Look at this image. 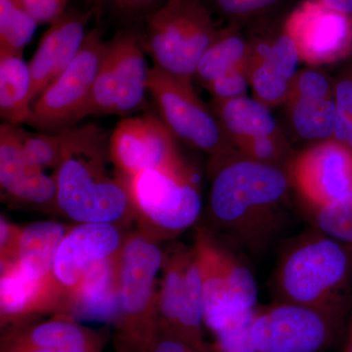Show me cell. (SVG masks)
Masks as SVG:
<instances>
[{
    "mask_svg": "<svg viewBox=\"0 0 352 352\" xmlns=\"http://www.w3.org/2000/svg\"><path fill=\"white\" fill-rule=\"evenodd\" d=\"M234 152L212 157L208 214L217 232L252 256L263 254L285 221L289 178L278 166Z\"/></svg>",
    "mask_w": 352,
    "mask_h": 352,
    "instance_id": "cell-1",
    "label": "cell"
},
{
    "mask_svg": "<svg viewBox=\"0 0 352 352\" xmlns=\"http://www.w3.org/2000/svg\"><path fill=\"white\" fill-rule=\"evenodd\" d=\"M61 162L53 175L57 212L78 223L105 222L120 228L134 219L129 179L116 168L110 136L94 124L62 132Z\"/></svg>",
    "mask_w": 352,
    "mask_h": 352,
    "instance_id": "cell-2",
    "label": "cell"
},
{
    "mask_svg": "<svg viewBox=\"0 0 352 352\" xmlns=\"http://www.w3.org/2000/svg\"><path fill=\"white\" fill-rule=\"evenodd\" d=\"M352 270V252L315 230L293 243L273 277L275 300L309 307L342 305L339 291Z\"/></svg>",
    "mask_w": 352,
    "mask_h": 352,
    "instance_id": "cell-3",
    "label": "cell"
},
{
    "mask_svg": "<svg viewBox=\"0 0 352 352\" xmlns=\"http://www.w3.org/2000/svg\"><path fill=\"white\" fill-rule=\"evenodd\" d=\"M164 252L140 231L127 234L119 252L120 315L116 342L151 352L157 332V276Z\"/></svg>",
    "mask_w": 352,
    "mask_h": 352,
    "instance_id": "cell-4",
    "label": "cell"
},
{
    "mask_svg": "<svg viewBox=\"0 0 352 352\" xmlns=\"http://www.w3.org/2000/svg\"><path fill=\"white\" fill-rule=\"evenodd\" d=\"M141 30L154 67L187 82L220 32L201 0H166Z\"/></svg>",
    "mask_w": 352,
    "mask_h": 352,
    "instance_id": "cell-5",
    "label": "cell"
},
{
    "mask_svg": "<svg viewBox=\"0 0 352 352\" xmlns=\"http://www.w3.org/2000/svg\"><path fill=\"white\" fill-rule=\"evenodd\" d=\"M129 186L138 230L156 242L175 239L200 217V190L185 163L144 171L131 178Z\"/></svg>",
    "mask_w": 352,
    "mask_h": 352,
    "instance_id": "cell-6",
    "label": "cell"
},
{
    "mask_svg": "<svg viewBox=\"0 0 352 352\" xmlns=\"http://www.w3.org/2000/svg\"><path fill=\"white\" fill-rule=\"evenodd\" d=\"M195 247L203 284L204 324L212 333L256 309L258 286L252 271L208 227L197 226Z\"/></svg>",
    "mask_w": 352,
    "mask_h": 352,
    "instance_id": "cell-7",
    "label": "cell"
},
{
    "mask_svg": "<svg viewBox=\"0 0 352 352\" xmlns=\"http://www.w3.org/2000/svg\"><path fill=\"white\" fill-rule=\"evenodd\" d=\"M142 27L122 28L105 41L88 116L131 115L144 106L150 68L145 59Z\"/></svg>",
    "mask_w": 352,
    "mask_h": 352,
    "instance_id": "cell-8",
    "label": "cell"
},
{
    "mask_svg": "<svg viewBox=\"0 0 352 352\" xmlns=\"http://www.w3.org/2000/svg\"><path fill=\"white\" fill-rule=\"evenodd\" d=\"M104 46L102 28L88 32L75 59L32 103L25 124L45 133H62L85 119Z\"/></svg>",
    "mask_w": 352,
    "mask_h": 352,
    "instance_id": "cell-9",
    "label": "cell"
},
{
    "mask_svg": "<svg viewBox=\"0 0 352 352\" xmlns=\"http://www.w3.org/2000/svg\"><path fill=\"white\" fill-rule=\"evenodd\" d=\"M157 296V328L197 349L212 351L204 338L203 284L195 247L173 245L164 252Z\"/></svg>",
    "mask_w": 352,
    "mask_h": 352,
    "instance_id": "cell-10",
    "label": "cell"
},
{
    "mask_svg": "<svg viewBox=\"0 0 352 352\" xmlns=\"http://www.w3.org/2000/svg\"><path fill=\"white\" fill-rule=\"evenodd\" d=\"M342 305L309 307L275 302L256 308L252 336L259 352H324L332 346Z\"/></svg>",
    "mask_w": 352,
    "mask_h": 352,
    "instance_id": "cell-11",
    "label": "cell"
},
{
    "mask_svg": "<svg viewBox=\"0 0 352 352\" xmlns=\"http://www.w3.org/2000/svg\"><path fill=\"white\" fill-rule=\"evenodd\" d=\"M147 88L156 104L159 117L175 138L212 157L234 152L219 120L197 96L192 82L153 67Z\"/></svg>",
    "mask_w": 352,
    "mask_h": 352,
    "instance_id": "cell-12",
    "label": "cell"
},
{
    "mask_svg": "<svg viewBox=\"0 0 352 352\" xmlns=\"http://www.w3.org/2000/svg\"><path fill=\"white\" fill-rule=\"evenodd\" d=\"M175 138L154 113L126 118L110 136L111 159L129 180L144 171L175 168L184 163Z\"/></svg>",
    "mask_w": 352,
    "mask_h": 352,
    "instance_id": "cell-13",
    "label": "cell"
},
{
    "mask_svg": "<svg viewBox=\"0 0 352 352\" xmlns=\"http://www.w3.org/2000/svg\"><path fill=\"white\" fill-rule=\"evenodd\" d=\"M285 31L295 41L300 61L311 66L332 63L352 47V16L321 0H303L287 15Z\"/></svg>",
    "mask_w": 352,
    "mask_h": 352,
    "instance_id": "cell-14",
    "label": "cell"
},
{
    "mask_svg": "<svg viewBox=\"0 0 352 352\" xmlns=\"http://www.w3.org/2000/svg\"><path fill=\"white\" fill-rule=\"evenodd\" d=\"M291 179L314 210L352 190V150L331 139L302 153L292 164Z\"/></svg>",
    "mask_w": 352,
    "mask_h": 352,
    "instance_id": "cell-15",
    "label": "cell"
},
{
    "mask_svg": "<svg viewBox=\"0 0 352 352\" xmlns=\"http://www.w3.org/2000/svg\"><path fill=\"white\" fill-rule=\"evenodd\" d=\"M19 126H0V186L2 196L12 204L57 212L55 176L46 175L25 154Z\"/></svg>",
    "mask_w": 352,
    "mask_h": 352,
    "instance_id": "cell-16",
    "label": "cell"
},
{
    "mask_svg": "<svg viewBox=\"0 0 352 352\" xmlns=\"http://www.w3.org/2000/svg\"><path fill=\"white\" fill-rule=\"evenodd\" d=\"M105 336L64 312L2 328L0 352H102Z\"/></svg>",
    "mask_w": 352,
    "mask_h": 352,
    "instance_id": "cell-17",
    "label": "cell"
},
{
    "mask_svg": "<svg viewBox=\"0 0 352 352\" xmlns=\"http://www.w3.org/2000/svg\"><path fill=\"white\" fill-rule=\"evenodd\" d=\"M263 30V39L252 46L256 54L250 59V85L254 97L267 106L277 105L289 97L300 58L294 39L280 30L271 34L265 18L256 21Z\"/></svg>",
    "mask_w": 352,
    "mask_h": 352,
    "instance_id": "cell-18",
    "label": "cell"
},
{
    "mask_svg": "<svg viewBox=\"0 0 352 352\" xmlns=\"http://www.w3.org/2000/svg\"><path fill=\"white\" fill-rule=\"evenodd\" d=\"M126 235L105 222H87L69 228L58 248L54 275L65 294L80 283L88 271L120 252Z\"/></svg>",
    "mask_w": 352,
    "mask_h": 352,
    "instance_id": "cell-19",
    "label": "cell"
},
{
    "mask_svg": "<svg viewBox=\"0 0 352 352\" xmlns=\"http://www.w3.org/2000/svg\"><path fill=\"white\" fill-rule=\"evenodd\" d=\"M94 16L91 8L66 11L43 34L29 63L32 103L75 59L87 36L88 23Z\"/></svg>",
    "mask_w": 352,
    "mask_h": 352,
    "instance_id": "cell-20",
    "label": "cell"
},
{
    "mask_svg": "<svg viewBox=\"0 0 352 352\" xmlns=\"http://www.w3.org/2000/svg\"><path fill=\"white\" fill-rule=\"evenodd\" d=\"M0 265L1 328L36 319L39 315L63 312L66 294L56 277L34 281L12 263Z\"/></svg>",
    "mask_w": 352,
    "mask_h": 352,
    "instance_id": "cell-21",
    "label": "cell"
},
{
    "mask_svg": "<svg viewBox=\"0 0 352 352\" xmlns=\"http://www.w3.org/2000/svg\"><path fill=\"white\" fill-rule=\"evenodd\" d=\"M119 252L95 264L80 283L67 293L64 314L76 320L117 323L120 315Z\"/></svg>",
    "mask_w": 352,
    "mask_h": 352,
    "instance_id": "cell-22",
    "label": "cell"
},
{
    "mask_svg": "<svg viewBox=\"0 0 352 352\" xmlns=\"http://www.w3.org/2000/svg\"><path fill=\"white\" fill-rule=\"evenodd\" d=\"M69 230L68 226L56 221H36L22 227L15 256L8 263L34 281L55 277L58 248Z\"/></svg>",
    "mask_w": 352,
    "mask_h": 352,
    "instance_id": "cell-23",
    "label": "cell"
},
{
    "mask_svg": "<svg viewBox=\"0 0 352 352\" xmlns=\"http://www.w3.org/2000/svg\"><path fill=\"white\" fill-rule=\"evenodd\" d=\"M32 74L23 52L0 48V116L4 124L20 126L31 115Z\"/></svg>",
    "mask_w": 352,
    "mask_h": 352,
    "instance_id": "cell-24",
    "label": "cell"
},
{
    "mask_svg": "<svg viewBox=\"0 0 352 352\" xmlns=\"http://www.w3.org/2000/svg\"><path fill=\"white\" fill-rule=\"evenodd\" d=\"M215 102V113L229 140L278 134L270 106L245 96Z\"/></svg>",
    "mask_w": 352,
    "mask_h": 352,
    "instance_id": "cell-25",
    "label": "cell"
},
{
    "mask_svg": "<svg viewBox=\"0 0 352 352\" xmlns=\"http://www.w3.org/2000/svg\"><path fill=\"white\" fill-rule=\"evenodd\" d=\"M252 44L239 32V27L229 25L220 30L219 36L210 44L197 67L194 78L204 87L247 63L251 59Z\"/></svg>",
    "mask_w": 352,
    "mask_h": 352,
    "instance_id": "cell-26",
    "label": "cell"
},
{
    "mask_svg": "<svg viewBox=\"0 0 352 352\" xmlns=\"http://www.w3.org/2000/svg\"><path fill=\"white\" fill-rule=\"evenodd\" d=\"M292 124L305 140L319 143L333 139L337 108L333 97L326 99L289 98Z\"/></svg>",
    "mask_w": 352,
    "mask_h": 352,
    "instance_id": "cell-27",
    "label": "cell"
},
{
    "mask_svg": "<svg viewBox=\"0 0 352 352\" xmlns=\"http://www.w3.org/2000/svg\"><path fill=\"white\" fill-rule=\"evenodd\" d=\"M38 25L18 0H0V48L23 52Z\"/></svg>",
    "mask_w": 352,
    "mask_h": 352,
    "instance_id": "cell-28",
    "label": "cell"
},
{
    "mask_svg": "<svg viewBox=\"0 0 352 352\" xmlns=\"http://www.w3.org/2000/svg\"><path fill=\"white\" fill-rule=\"evenodd\" d=\"M314 210L315 230L352 252V190L339 200Z\"/></svg>",
    "mask_w": 352,
    "mask_h": 352,
    "instance_id": "cell-29",
    "label": "cell"
},
{
    "mask_svg": "<svg viewBox=\"0 0 352 352\" xmlns=\"http://www.w3.org/2000/svg\"><path fill=\"white\" fill-rule=\"evenodd\" d=\"M212 15L240 27L267 17L286 0H201Z\"/></svg>",
    "mask_w": 352,
    "mask_h": 352,
    "instance_id": "cell-30",
    "label": "cell"
},
{
    "mask_svg": "<svg viewBox=\"0 0 352 352\" xmlns=\"http://www.w3.org/2000/svg\"><path fill=\"white\" fill-rule=\"evenodd\" d=\"M94 15L122 22L124 28L142 27L166 0H89Z\"/></svg>",
    "mask_w": 352,
    "mask_h": 352,
    "instance_id": "cell-31",
    "label": "cell"
},
{
    "mask_svg": "<svg viewBox=\"0 0 352 352\" xmlns=\"http://www.w3.org/2000/svg\"><path fill=\"white\" fill-rule=\"evenodd\" d=\"M20 140L27 157L44 170L56 171L63 151L62 133H29L19 126Z\"/></svg>",
    "mask_w": 352,
    "mask_h": 352,
    "instance_id": "cell-32",
    "label": "cell"
},
{
    "mask_svg": "<svg viewBox=\"0 0 352 352\" xmlns=\"http://www.w3.org/2000/svg\"><path fill=\"white\" fill-rule=\"evenodd\" d=\"M256 308L235 317L220 330L212 333L214 352H259L252 336V321Z\"/></svg>",
    "mask_w": 352,
    "mask_h": 352,
    "instance_id": "cell-33",
    "label": "cell"
},
{
    "mask_svg": "<svg viewBox=\"0 0 352 352\" xmlns=\"http://www.w3.org/2000/svg\"><path fill=\"white\" fill-rule=\"evenodd\" d=\"M232 143L243 157L259 163L277 166L286 157V146L279 134L236 139Z\"/></svg>",
    "mask_w": 352,
    "mask_h": 352,
    "instance_id": "cell-34",
    "label": "cell"
},
{
    "mask_svg": "<svg viewBox=\"0 0 352 352\" xmlns=\"http://www.w3.org/2000/svg\"><path fill=\"white\" fill-rule=\"evenodd\" d=\"M333 98L337 115L333 139L352 150V76L336 83Z\"/></svg>",
    "mask_w": 352,
    "mask_h": 352,
    "instance_id": "cell-35",
    "label": "cell"
},
{
    "mask_svg": "<svg viewBox=\"0 0 352 352\" xmlns=\"http://www.w3.org/2000/svg\"><path fill=\"white\" fill-rule=\"evenodd\" d=\"M250 85L249 61L224 74L206 88L214 97V101H226L245 96Z\"/></svg>",
    "mask_w": 352,
    "mask_h": 352,
    "instance_id": "cell-36",
    "label": "cell"
},
{
    "mask_svg": "<svg viewBox=\"0 0 352 352\" xmlns=\"http://www.w3.org/2000/svg\"><path fill=\"white\" fill-rule=\"evenodd\" d=\"M326 99L333 97L332 87L325 76L316 71L298 72L292 83L288 99L296 98ZM287 99V100H288Z\"/></svg>",
    "mask_w": 352,
    "mask_h": 352,
    "instance_id": "cell-37",
    "label": "cell"
},
{
    "mask_svg": "<svg viewBox=\"0 0 352 352\" xmlns=\"http://www.w3.org/2000/svg\"><path fill=\"white\" fill-rule=\"evenodd\" d=\"M69 0H18L38 25L52 24L66 12Z\"/></svg>",
    "mask_w": 352,
    "mask_h": 352,
    "instance_id": "cell-38",
    "label": "cell"
},
{
    "mask_svg": "<svg viewBox=\"0 0 352 352\" xmlns=\"http://www.w3.org/2000/svg\"><path fill=\"white\" fill-rule=\"evenodd\" d=\"M22 227L7 220L3 214L0 219V263L12 261L19 241Z\"/></svg>",
    "mask_w": 352,
    "mask_h": 352,
    "instance_id": "cell-39",
    "label": "cell"
},
{
    "mask_svg": "<svg viewBox=\"0 0 352 352\" xmlns=\"http://www.w3.org/2000/svg\"><path fill=\"white\" fill-rule=\"evenodd\" d=\"M151 352H203L190 344L186 340L177 337L175 333L166 332L157 328L156 339L153 344ZM208 352H212L208 351Z\"/></svg>",
    "mask_w": 352,
    "mask_h": 352,
    "instance_id": "cell-40",
    "label": "cell"
},
{
    "mask_svg": "<svg viewBox=\"0 0 352 352\" xmlns=\"http://www.w3.org/2000/svg\"><path fill=\"white\" fill-rule=\"evenodd\" d=\"M321 1L333 10L352 16V0H321Z\"/></svg>",
    "mask_w": 352,
    "mask_h": 352,
    "instance_id": "cell-41",
    "label": "cell"
},
{
    "mask_svg": "<svg viewBox=\"0 0 352 352\" xmlns=\"http://www.w3.org/2000/svg\"><path fill=\"white\" fill-rule=\"evenodd\" d=\"M116 352H136L131 347L124 346V344H120L119 342H115Z\"/></svg>",
    "mask_w": 352,
    "mask_h": 352,
    "instance_id": "cell-42",
    "label": "cell"
},
{
    "mask_svg": "<svg viewBox=\"0 0 352 352\" xmlns=\"http://www.w3.org/2000/svg\"><path fill=\"white\" fill-rule=\"evenodd\" d=\"M347 352H352V339L351 340V344H349V349H347Z\"/></svg>",
    "mask_w": 352,
    "mask_h": 352,
    "instance_id": "cell-43",
    "label": "cell"
}]
</instances>
